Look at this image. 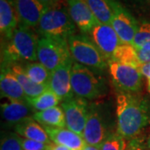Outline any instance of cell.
<instances>
[{
    "label": "cell",
    "instance_id": "6da1fadb",
    "mask_svg": "<svg viewBox=\"0 0 150 150\" xmlns=\"http://www.w3.org/2000/svg\"><path fill=\"white\" fill-rule=\"evenodd\" d=\"M117 133L133 139L150 123V103L133 93L119 91L117 96Z\"/></svg>",
    "mask_w": 150,
    "mask_h": 150
},
{
    "label": "cell",
    "instance_id": "7a4b0ae2",
    "mask_svg": "<svg viewBox=\"0 0 150 150\" xmlns=\"http://www.w3.org/2000/svg\"><path fill=\"white\" fill-rule=\"evenodd\" d=\"M38 38L31 28L18 24L13 37L4 48L2 66L10 67L20 61L38 60Z\"/></svg>",
    "mask_w": 150,
    "mask_h": 150
},
{
    "label": "cell",
    "instance_id": "3957f363",
    "mask_svg": "<svg viewBox=\"0 0 150 150\" xmlns=\"http://www.w3.org/2000/svg\"><path fill=\"white\" fill-rule=\"evenodd\" d=\"M37 28L42 37L68 40L74 35L77 27L70 17L68 7L60 1L58 4L46 9Z\"/></svg>",
    "mask_w": 150,
    "mask_h": 150
},
{
    "label": "cell",
    "instance_id": "277c9868",
    "mask_svg": "<svg viewBox=\"0 0 150 150\" xmlns=\"http://www.w3.org/2000/svg\"><path fill=\"white\" fill-rule=\"evenodd\" d=\"M71 85L75 96L94 99L103 96L108 90L105 79L94 70L74 62L71 71Z\"/></svg>",
    "mask_w": 150,
    "mask_h": 150
},
{
    "label": "cell",
    "instance_id": "5b68a950",
    "mask_svg": "<svg viewBox=\"0 0 150 150\" xmlns=\"http://www.w3.org/2000/svg\"><path fill=\"white\" fill-rule=\"evenodd\" d=\"M71 56L76 63L94 70L108 68V59L86 34H74L68 39Z\"/></svg>",
    "mask_w": 150,
    "mask_h": 150
},
{
    "label": "cell",
    "instance_id": "8992f818",
    "mask_svg": "<svg viewBox=\"0 0 150 150\" xmlns=\"http://www.w3.org/2000/svg\"><path fill=\"white\" fill-rule=\"evenodd\" d=\"M37 56L38 63L50 72L72 58L68 40L52 37L38 38Z\"/></svg>",
    "mask_w": 150,
    "mask_h": 150
},
{
    "label": "cell",
    "instance_id": "52a82bcc",
    "mask_svg": "<svg viewBox=\"0 0 150 150\" xmlns=\"http://www.w3.org/2000/svg\"><path fill=\"white\" fill-rule=\"evenodd\" d=\"M110 134L112 133L108 131V122L103 108L98 104L92 103L83 134L86 144L100 147Z\"/></svg>",
    "mask_w": 150,
    "mask_h": 150
},
{
    "label": "cell",
    "instance_id": "ba28073f",
    "mask_svg": "<svg viewBox=\"0 0 150 150\" xmlns=\"http://www.w3.org/2000/svg\"><path fill=\"white\" fill-rule=\"evenodd\" d=\"M108 68L112 82L119 91L136 93L142 87V74L139 69L113 60L108 61Z\"/></svg>",
    "mask_w": 150,
    "mask_h": 150
},
{
    "label": "cell",
    "instance_id": "9c48e42d",
    "mask_svg": "<svg viewBox=\"0 0 150 150\" xmlns=\"http://www.w3.org/2000/svg\"><path fill=\"white\" fill-rule=\"evenodd\" d=\"M110 4L112 9V27L116 31L122 43L132 44L139 27V22L120 2L110 0Z\"/></svg>",
    "mask_w": 150,
    "mask_h": 150
},
{
    "label": "cell",
    "instance_id": "30bf717a",
    "mask_svg": "<svg viewBox=\"0 0 150 150\" xmlns=\"http://www.w3.org/2000/svg\"><path fill=\"white\" fill-rule=\"evenodd\" d=\"M61 107L65 114L66 128L83 137L89 109L85 98L74 96L63 101Z\"/></svg>",
    "mask_w": 150,
    "mask_h": 150
},
{
    "label": "cell",
    "instance_id": "8fae6325",
    "mask_svg": "<svg viewBox=\"0 0 150 150\" xmlns=\"http://www.w3.org/2000/svg\"><path fill=\"white\" fill-rule=\"evenodd\" d=\"M88 34L108 61L112 59L113 53L122 43L111 24L98 23Z\"/></svg>",
    "mask_w": 150,
    "mask_h": 150
},
{
    "label": "cell",
    "instance_id": "7c38bea8",
    "mask_svg": "<svg viewBox=\"0 0 150 150\" xmlns=\"http://www.w3.org/2000/svg\"><path fill=\"white\" fill-rule=\"evenodd\" d=\"M73 64L74 59L71 58L51 72L48 88L59 96L62 101L75 96L71 85V71Z\"/></svg>",
    "mask_w": 150,
    "mask_h": 150
},
{
    "label": "cell",
    "instance_id": "4fadbf2b",
    "mask_svg": "<svg viewBox=\"0 0 150 150\" xmlns=\"http://www.w3.org/2000/svg\"><path fill=\"white\" fill-rule=\"evenodd\" d=\"M67 7L72 20L83 34H88L99 23L85 0H67Z\"/></svg>",
    "mask_w": 150,
    "mask_h": 150
},
{
    "label": "cell",
    "instance_id": "5bb4252c",
    "mask_svg": "<svg viewBox=\"0 0 150 150\" xmlns=\"http://www.w3.org/2000/svg\"><path fill=\"white\" fill-rule=\"evenodd\" d=\"M18 23L29 28L38 27L46 8L38 0H14Z\"/></svg>",
    "mask_w": 150,
    "mask_h": 150
},
{
    "label": "cell",
    "instance_id": "9a60e30c",
    "mask_svg": "<svg viewBox=\"0 0 150 150\" xmlns=\"http://www.w3.org/2000/svg\"><path fill=\"white\" fill-rule=\"evenodd\" d=\"M1 97L9 101L27 102V97L20 83L12 73L9 67H2L0 75Z\"/></svg>",
    "mask_w": 150,
    "mask_h": 150
},
{
    "label": "cell",
    "instance_id": "2e32d148",
    "mask_svg": "<svg viewBox=\"0 0 150 150\" xmlns=\"http://www.w3.org/2000/svg\"><path fill=\"white\" fill-rule=\"evenodd\" d=\"M51 141L56 144L63 145L71 150H83L86 143L83 138L66 128H53L43 126Z\"/></svg>",
    "mask_w": 150,
    "mask_h": 150
},
{
    "label": "cell",
    "instance_id": "e0dca14e",
    "mask_svg": "<svg viewBox=\"0 0 150 150\" xmlns=\"http://www.w3.org/2000/svg\"><path fill=\"white\" fill-rule=\"evenodd\" d=\"M33 108L27 102L9 101L1 104L2 117L6 123L17 125L24 119L31 117Z\"/></svg>",
    "mask_w": 150,
    "mask_h": 150
},
{
    "label": "cell",
    "instance_id": "ac0fdd59",
    "mask_svg": "<svg viewBox=\"0 0 150 150\" xmlns=\"http://www.w3.org/2000/svg\"><path fill=\"white\" fill-rule=\"evenodd\" d=\"M14 130L23 139L34 140L47 144H51V139L43 126L34 120L33 117H29L21 123H18L14 126Z\"/></svg>",
    "mask_w": 150,
    "mask_h": 150
},
{
    "label": "cell",
    "instance_id": "d6986e66",
    "mask_svg": "<svg viewBox=\"0 0 150 150\" xmlns=\"http://www.w3.org/2000/svg\"><path fill=\"white\" fill-rule=\"evenodd\" d=\"M18 24L14 4L8 0H0V31L2 36L9 40Z\"/></svg>",
    "mask_w": 150,
    "mask_h": 150
},
{
    "label": "cell",
    "instance_id": "ffe728a7",
    "mask_svg": "<svg viewBox=\"0 0 150 150\" xmlns=\"http://www.w3.org/2000/svg\"><path fill=\"white\" fill-rule=\"evenodd\" d=\"M9 68L12 73L14 74L17 79L20 83L27 98H35L49 88L48 85L38 84L36 83L33 82L28 78L24 68L22 65L17 64L12 65Z\"/></svg>",
    "mask_w": 150,
    "mask_h": 150
},
{
    "label": "cell",
    "instance_id": "44dd1931",
    "mask_svg": "<svg viewBox=\"0 0 150 150\" xmlns=\"http://www.w3.org/2000/svg\"><path fill=\"white\" fill-rule=\"evenodd\" d=\"M43 126L53 128H66L65 114L62 107L56 106L48 109L34 112L32 116Z\"/></svg>",
    "mask_w": 150,
    "mask_h": 150
},
{
    "label": "cell",
    "instance_id": "7402d4cb",
    "mask_svg": "<svg viewBox=\"0 0 150 150\" xmlns=\"http://www.w3.org/2000/svg\"><path fill=\"white\" fill-rule=\"evenodd\" d=\"M110 60L123 64L131 65L138 69H139L141 65L137 54V49L131 43H121L113 53Z\"/></svg>",
    "mask_w": 150,
    "mask_h": 150
},
{
    "label": "cell",
    "instance_id": "603a6c76",
    "mask_svg": "<svg viewBox=\"0 0 150 150\" xmlns=\"http://www.w3.org/2000/svg\"><path fill=\"white\" fill-rule=\"evenodd\" d=\"M60 101L61 98L49 88L35 98H27V103L36 112L56 107Z\"/></svg>",
    "mask_w": 150,
    "mask_h": 150
},
{
    "label": "cell",
    "instance_id": "cb8c5ba5",
    "mask_svg": "<svg viewBox=\"0 0 150 150\" xmlns=\"http://www.w3.org/2000/svg\"><path fill=\"white\" fill-rule=\"evenodd\" d=\"M85 2L98 21L105 24H111L112 9L110 0H85Z\"/></svg>",
    "mask_w": 150,
    "mask_h": 150
},
{
    "label": "cell",
    "instance_id": "d4e9b609",
    "mask_svg": "<svg viewBox=\"0 0 150 150\" xmlns=\"http://www.w3.org/2000/svg\"><path fill=\"white\" fill-rule=\"evenodd\" d=\"M24 69L28 78L34 83L42 85H48L51 76V72L40 63L28 64Z\"/></svg>",
    "mask_w": 150,
    "mask_h": 150
},
{
    "label": "cell",
    "instance_id": "484cf974",
    "mask_svg": "<svg viewBox=\"0 0 150 150\" xmlns=\"http://www.w3.org/2000/svg\"><path fill=\"white\" fill-rule=\"evenodd\" d=\"M150 41V22L141 21L134 35L133 45L136 48H141L144 44Z\"/></svg>",
    "mask_w": 150,
    "mask_h": 150
},
{
    "label": "cell",
    "instance_id": "4316f807",
    "mask_svg": "<svg viewBox=\"0 0 150 150\" xmlns=\"http://www.w3.org/2000/svg\"><path fill=\"white\" fill-rule=\"evenodd\" d=\"M101 150H126L125 139L118 133L110 134L99 147Z\"/></svg>",
    "mask_w": 150,
    "mask_h": 150
},
{
    "label": "cell",
    "instance_id": "83f0119b",
    "mask_svg": "<svg viewBox=\"0 0 150 150\" xmlns=\"http://www.w3.org/2000/svg\"><path fill=\"white\" fill-rule=\"evenodd\" d=\"M22 141L23 138L18 134L8 133L1 139L0 150H23Z\"/></svg>",
    "mask_w": 150,
    "mask_h": 150
},
{
    "label": "cell",
    "instance_id": "f1b7e54d",
    "mask_svg": "<svg viewBox=\"0 0 150 150\" xmlns=\"http://www.w3.org/2000/svg\"><path fill=\"white\" fill-rule=\"evenodd\" d=\"M50 144H47L34 141V140L23 139V138L22 141L23 150H48Z\"/></svg>",
    "mask_w": 150,
    "mask_h": 150
},
{
    "label": "cell",
    "instance_id": "f546056e",
    "mask_svg": "<svg viewBox=\"0 0 150 150\" xmlns=\"http://www.w3.org/2000/svg\"><path fill=\"white\" fill-rule=\"evenodd\" d=\"M139 70L143 76H145L147 79L150 78V63L142 64L140 65Z\"/></svg>",
    "mask_w": 150,
    "mask_h": 150
},
{
    "label": "cell",
    "instance_id": "4dcf8cb0",
    "mask_svg": "<svg viewBox=\"0 0 150 150\" xmlns=\"http://www.w3.org/2000/svg\"><path fill=\"white\" fill-rule=\"evenodd\" d=\"M42 5H43L46 8H51L53 6L58 4L61 0H38Z\"/></svg>",
    "mask_w": 150,
    "mask_h": 150
},
{
    "label": "cell",
    "instance_id": "1f68e13d",
    "mask_svg": "<svg viewBox=\"0 0 150 150\" xmlns=\"http://www.w3.org/2000/svg\"><path fill=\"white\" fill-rule=\"evenodd\" d=\"M48 150H71L69 149V148L65 147V146H63V145H59L56 144L54 143H51V144L49 145V149Z\"/></svg>",
    "mask_w": 150,
    "mask_h": 150
},
{
    "label": "cell",
    "instance_id": "d6a6232c",
    "mask_svg": "<svg viewBox=\"0 0 150 150\" xmlns=\"http://www.w3.org/2000/svg\"><path fill=\"white\" fill-rule=\"evenodd\" d=\"M132 144L134 146V150H150L149 148H148V149H147V148H144V147H143V146H141V145H139L138 144H136V143H133Z\"/></svg>",
    "mask_w": 150,
    "mask_h": 150
},
{
    "label": "cell",
    "instance_id": "836d02e7",
    "mask_svg": "<svg viewBox=\"0 0 150 150\" xmlns=\"http://www.w3.org/2000/svg\"><path fill=\"white\" fill-rule=\"evenodd\" d=\"M83 150H101L99 147H96V146H92V145L86 144L85 147L83 149Z\"/></svg>",
    "mask_w": 150,
    "mask_h": 150
},
{
    "label": "cell",
    "instance_id": "e575fe53",
    "mask_svg": "<svg viewBox=\"0 0 150 150\" xmlns=\"http://www.w3.org/2000/svg\"><path fill=\"white\" fill-rule=\"evenodd\" d=\"M148 90L149 92L150 93V78L149 79H148Z\"/></svg>",
    "mask_w": 150,
    "mask_h": 150
},
{
    "label": "cell",
    "instance_id": "d590c367",
    "mask_svg": "<svg viewBox=\"0 0 150 150\" xmlns=\"http://www.w3.org/2000/svg\"><path fill=\"white\" fill-rule=\"evenodd\" d=\"M147 145H148V148L150 149V136L148 139V141H147Z\"/></svg>",
    "mask_w": 150,
    "mask_h": 150
},
{
    "label": "cell",
    "instance_id": "8d00e7d4",
    "mask_svg": "<svg viewBox=\"0 0 150 150\" xmlns=\"http://www.w3.org/2000/svg\"><path fill=\"white\" fill-rule=\"evenodd\" d=\"M126 150H134V146H133V144H131V146H130L129 148H128V149H127Z\"/></svg>",
    "mask_w": 150,
    "mask_h": 150
},
{
    "label": "cell",
    "instance_id": "74e56055",
    "mask_svg": "<svg viewBox=\"0 0 150 150\" xmlns=\"http://www.w3.org/2000/svg\"><path fill=\"white\" fill-rule=\"evenodd\" d=\"M8 2H10V3H13V1H14V0H8Z\"/></svg>",
    "mask_w": 150,
    "mask_h": 150
}]
</instances>
